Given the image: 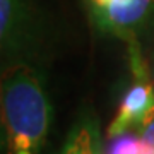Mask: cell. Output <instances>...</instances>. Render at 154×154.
<instances>
[{
  "label": "cell",
  "mask_w": 154,
  "mask_h": 154,
  "mask_svg": "<svg viewBox=\"0 0 154 154\" xmlns=\"http://www.w3.org/2000/svg\"><path fill=\"white\" fill-rule=\"evenodd\" d=\"M51 106L41 77L14 62L0 70V154H39L50 128Z\"/></svg>",
  "instance_id": "1"
},
{
  "label": "cell",
  "mask_w": 154,
  "mask_h": 154,
  "mask_svg": "<svg viewBox=\"0 0 154 154\" xmlns=\"http://www.w3.org/2000/svg\"><path fill=\"white\" fill-rule=\"evenodd\" d=\"M91 19L103 33L135 41L154 16V0H84Z\"/></svg>",
  "instance_id": "2"
},
{
  "label": "cell",
  "mask_w": 154,
  "mask_h": 154,
  "mask_svg": "<svg viewBox=\"0 0 154 154\" xmlns=\"http://www.w3.org/2000/svg\"><path fill=\"white\" fill-rule=\"evenodd\" d=\"M128 57L132 69V84L122 98L113 122L108 127V137L127 132L130 127L139 125L147 111L154 106V84L149 77L147 67L139 51L137 41L128 43Z\"/></svg>",
  "instance_id": "3"
},
{
  "label": "cell",
  "mask_w": 154,
  "mask_h": 154,
  "mask_svg": "<svg viewBox=\"0 0 154 154\" xmlns=\"http://www.w3.org/2000/svg\"><path fill=\"white\" fill-rule=\"evenodd\" d=\"M29 24L24 0H0V60L22 41Z\"/></svg>",
  "instance_id": "4"
},
{
  "label": "cell",
  "mask_w": 154,
  "mask_h": 154,
  "mask_svg": "<svg viewBox=\"0 0 154 154\" xmlns=\"http://www.w3.org/2000/svg\"><path fill=\"white\" fill-rule=\"evenodd\" d=\"M60 154H103L99 127L94 116H82L74 125Z\"/></svg>",
  "instance_id": "5"
},
{
  "label": "cell",
  "mask_w": 154,
  "mask_h": 154,
  "mask_svg": "<svg viewBox=\"0 0 154 154\" xmlns=\"http://www.w3.org/2000/svg\"><path fill=\"white\" fill-rule=\"evenodd\" d=\"M106 154H140V137L128 132L115 135L111 137Z\"/></svg>",
  "instance_id": "6"
},
{
  "label": "cell",
  "mask_w": 154,
  "mask_h": 154,
  "mask_svg": "<svg viewBox=\"0 0 154 154\" xmlns=\"http://www.w3.org/2000/svg\"><path fill=\"white\" fill-rule=\"evenodd\" d=\"M140 127V154H154V106L139 123Z\"/></svg>",
  "instance_id": "7"
}]
</instances>
